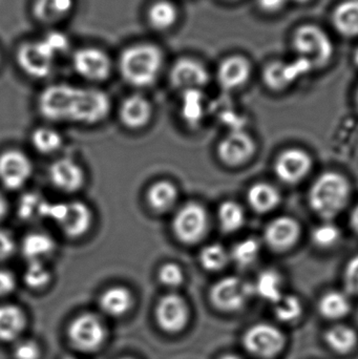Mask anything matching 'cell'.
<instances>
[{
    "label": "cell",
    "instance_id": "b9f144b4",
    "mask_svg": "<svg viewBox=\"0 0 358 359\" xmlns=\"http://www.w3.org/2000/svg\"><path fill=\"white\" fill-rule=\"evenodd\" d=\"M311 238L313 244L319 248H332L340 242V231L334 224L325 222L313 229Z\"/></svg>",
    "mask_w": 358,
    "mask_h": 359
},
{
    "label": "cell",
    "instance_id": "7bdbcfd3",
    "mask_svg": "<svg viewBox=\"0 0 358 359\" xmlns=\"http://www.w3.org/2000/svg\"><path fill=\"white\" fill-rule=\"evenodd\" d=\"M158 280L166 288L177 289L184 283V271L179 264L168 262L159 268Z\"/></svg>",
    "mask_w": 358,
    "mask_h": 359
},
{
    "label": "cell",
    "instance_id": "4316f807",
    "mask_svg": "<svg viewBox=\"0 0 358 359\" xmlns=\"http://www.w3.org/2000/svg\"><path fill=\"white\" fill-rule=\"evenodd\" d=\"M282 196L279 190L275 186L265 182L254 184L248 189L247 201L252 210L258 213H268L275 210L280 203Z\"/></svg>",
    "mask_w": 358,
    "mask_h": 359
},
{
    "label": "cell",
    "instance_id": "52a82bcc",
    "mask_svg": "<svg viewBox=\"0 0 358 359\" xmlns=\"http://www.w3.org/2000/svg\"><path fill=\"white\" fill-rule=\"evenodd\" d=\"M254 294V285L237 276L221 278L210 289V302L224 312L241 310Z\"/></svg>",
    "mask_w": 358,
    "mask_h": 359
},
{
    "label": "cell",
    "instance_id": "db71d44e",
    "mask_svg": "<svg viewBox=\"0 0 358 359\" xmlns=\"http://www.w3.org/2000/svg\"><path fill=\"white\" fill-rule=\"evenodd\" d=\"M354 62L355 65H358V48H357V50H355L354 53Z\"/></svg>",
    "mask_w": 358,
    "mask_h": 359
},
{
    "label": "cell",
    "instance_id": "e575fe53",
    "mask_svg": "<svg viewBox=\"0 0 358 359\" xmlns=\"http://www.w3.org/2000/svg\"><path fill=\"white\" fill-rule=\"evenodd\" d=\"M218 221L223 232L233 233L245 224V211L237 202L225 201L219 206Z\"/></svg>",
    "mask_w": 358,
    "mask_h": 359
},
{
    "label": "cell",
    "instance_id": "30bf717a",
    "mask_svg": "<svg viewBox=\"0 0 358 359\" xmlns=\"http://www.w3.org/2000/svg\"><path fill=\"white\" fill-rule=\"evenodd\" d=\"M55 59L41 39L20 44L16 53L17 65L21 71L36 80L44 79L52 74Z\"/></svg>",
    "mask_w": 358,
    "mask_h": 359
},
{
    "label": "cell",
    "instance_id": "680465c9",
    "mask_svg": "<svg viewBox=\"0 0 358 359\" xmlns=\"http://www.w3.org/2000/svg\"><path fill=\"white\" fill-rule=\"evenodd\" d=\"M64 359H77V358H64Z\"/></svg>",
    "mask_w": 358,
    "mask_h": 359
},
{
    "label": "cell",
    "instance_id": "484cf974",
    "mask_svg": "<svg viewBox=\"0 0 358 359\" xmlns=\"http://www.w3.org/2000/svg\"><path fill=\"white\" fill-rule=\"evenodd\" d=\"M74 6L75 0H34L32 13L39 22L55 25L69 17Z\"/></svg>",
    "mask_w": 358,
    "mask_h": 359
},
{
    "label": "cell",
    "instance_id": "f546056e",
    "mask_svg": "<svg viewBox=\"0 0 358 359\" xmlns=\"http://www.w3.org/2000/svg\"><path fill=\"white\" fill-rule=\"evenodd\" d=\"M336 31L346 37L358 35V0H347L336 6L332 16Z\"/></svg>",
    "mask_w": 358,
    "mask_h": 359
},
{
    "label": "cell",
    "instance_id": "4dcf8cb0",
    "mask_svg": "<svg viewBox=\"0 0 358 359\" xmlns=\"http://www.w3.org/2000/svg\"><path fill=\"white\" fill-rule=\"evenodd\" d=\"M254 285V294L275 305L284 297L283 280L275 270L261 272Z\"/></svg>",
    "mask_w": 358,
    "mask_h": 359
},
{
    "label": "cell",
    "instance_id": "f6af8a7d",
    "mask_svg": "<svg viewBox=\"0 0 358 359\" xmlns=\"http://www.w3.org/2000/svg\"><path fill=\"white\" fill-rule=\"evenodd\" d=\"M15 359H39L41 350L39 345L32 339H21L15 346Z\"/></svg>",
    "mask_w": 358,
    "mask_h": 359
},
{
    "label": "cell",
    "instance_id": "277c9868",
    "mask_svg": "<svg viewBox=\"0 0 358 359\" xmlns=\"http://www.w3.org/2000/svg\"><path fill=\"white\" fill-rule=\"evenodd\" d=\"M292 44L298 57L308 61L312 67L326 65L333 55V44L329 36L315 25L298 27L292 38Z\"/></svg>",
    "mask_w": 358,
    "mask_h": 359
},
{
    "label": "cell",
    "instance_id": "8d00e7d4",
    "mask_svg": "<svg viewBox=\"0 0 358 359\" xmlns=\"http://www.w3.org/2000/svg\"><path fill=\"white\" fill-rule=\"evenodd\" d=\"M229 261H230V255L222 245H206L200 251L199 262L206 271H221L228 265Z\"/></svg>",
    "mask_w": 358,
    "mask_h": 359
},
{
    "label": "cell",
    "instance_id": "3957f363",
    "mask_svg": "<svg viewBox=\"0 0 358 359\" xmlns=\"http://www.w3.org/2000/svg\"><path fill=\"white\" fill-rule=\"evenodd\" d=\"M46 219L55 222L67 238L77 240L90 231L92 225V210L81 201L50 203Z\"/></svg>",
    "mask_w": 358,
    "mask_h": 359
},
{
    "label": "cell",
    "instance_id": "f907efd6",
    "mask_svg": "<svg viewBox=\"0 0 358 359\" xmlns=\"http://www.w3.org/2000/svg\"><path fill=\"white\" fill-rule=\"evenodd\" d=\"M8 208V201H6V196L2 194V192L0 191V221L6 217Z\"/></svg>",
    "mask_w": 358,
    "mask_h": 359
},
{
    "label": "cell",
    "instance_id": "6da1fadb",
    "mask_svg": "<svg viewBox=\"0 0 358 359\" xmlns=\"http://www.w3.org/2000/svg\"><path fill=\"white\" fill-rule=\"evenodd\" d=\"M164 63V54L153 43H137L120 55L119 71L123 79L136 88H147L157 81Z\"/></svg>",
    "mask_w": 358,
    "mask_h": 359
},
{
    "label": "cell",
    "instance_id": "681fc988",
    "mask_svg": "<svg viewBox=\"0 0 358 359\" xmlns=\"http://www.w3.org/2000/svg\"><path fill=\"white\" fill-rule=\"evenodd\" d=\"M288 0H258L259 6L267 13H275L281 11Z\"/></svg>",
    "mask_w": 358,
    "mask_h": 359
},
{
    "label": "cell",
    "instance_id": "2e32d148",
    "mask_svg": "<svg viewBox=\"0 0 358 359\" xmlns=\"http://www.w3.org/2000/svg\"><path fill=\"white\" fill-rule=\"evenodd\" d=\"M209 81V73L203 63L193 58H180L170 72V82L177 90H199Z\"/></svg>",
    "mask_w": 358,
    "mask_h": 359
},
{
    "label": "cell",
    "instance_id": "8fae6325",
    "mask_svg": "<svg viewBox=\"0 0 358 359\" xmlns=\"http://www.w3.org/2000/svg\"><path fill=\"white\" fill-rule=\"evenodd\" d=\"M244 347L252 355L273 358L283 351L285 337L277 327L270 324H256L250 327L243 337Z\"/></svg>",
    "mask_w": 358,
    "mask_h": 359
},
{
    "label": "cell",
    "instance_id": "ab89813d",
    "mask_svg": "<svg viewBox=\"0 0 358 359\" xmlns=\"http://www.w3.org/2000/svg\"><path fill=\"white\" fill-rule=\"evenodd\" d=\"M303 305L298 297L285 295L275 304V314L277 320L286 324L296 322L302 316Z\"/></svg>",
    "mask_w": 358,
    "mask_h": 359
},
{
    "label": "cell",
    "instance_id": "c3c4849f",
    "mask_svg": "<svg viewBox=\"0 0 358 359\" xmlns=\"http://www.w3.org/2000/svg\"><path fill=\"white\" fill-rule=\"evenodd\" d=\"M16 288V278L12 272L0 269V299L8 297Z\"/></svg>",
    "mask_w": 358,
    "mask_h": 359
},
{
    "label": "cell",
    "instance_id": "83f0119b",
    "mask_svg": "<svg viewBox=\"0 0 358 359\" xmlns=\"http://www.w3.org/2000/svg\"><path fill=\"white\" fill-rule=\"evenodd\" d=\"M25 316L18 306H0V341H13L19 339L25 328Z\"/></svg>",
    "mask_w": 358,
    "mask_h": 359
},
{
    "label": "cell",
    "instance_id": "9a60e30c",
    "mask_svg": "<svg viewBox=\"0 0 358 359\" xmlns=\"http://www.w3.org/2000/svg\"><path fill=\"white\" fill-rule=\"evenodd\" d=\"M256 151V142L252 136L243 130H233L221 140L216 153L223 164L237 168L247 163Z\"/></svg>",
    "mask_w": 358,
    "mask_h": 359
},
{
    "label": "cell",
    "instance_id": "e0dca14e",
    "mask_svg": "<svg viewBox=\"0 0 358 359\" xmlns=\"http://www.w3.org/2000/svg\"><path fill=\"white\" fill-rule=\"evenodd\" d=\"M273 168L282 182L296 184L308 176L312 168V159L303 149H288L277 156Z\"/></svg>",
    "mask_w": 358,
    "mask_h": 359
},
{
    "label": "cell",
    "instance_id": "d6986e66",
    "mask_svg": "<svg viewBox=\"0 0 358 359\" xmlns=\"http://www.w3.org/2000/svg\"><path fill=\"white\" fill-rule=\"evenodd\" d=\"M301 236V226L290 217H279L269 222L264 230V240L273 250L292 248Z\"/></svg>",
    "mask_w": 358,
    "mask_h": 359
},
{
    "label": "cell",
    "instance_id": "4fadbf2b",
    "mask_svg": "<svg viewBox=\"0 0 358 359\" xmlns=\"http://www.w3.org/2000/svg\"><path fill=\"white\" fill-rule=\"evenodd\" d=\"M33 164L19 149H8L0 154V183L8 190L22 188L31 179Z\"/></svg>",
    "mask_w": 358,
    "mask_h": 359
},
{
    "label": "cell",
    "instance_id": "ee69618b",
    "mask_svg": "<svg viewBox=\"0 0 358 359\" xmlns=\"http://www.w3.org/2000/svg\"><path fill=\"white\" fill-rule=\"evenodd\" d=\"M41 40L48 46V50L55 55V57L67 52L69 48V37L61 32H50Z\"/></svg>",
    "mask_w": 358,
    "mask_h": 359
},
{
    "label": "cell",
    "instance_id": "7a4b0ae2",
    "mask_svg": "<svg viewBox=\"0 0 358 359\" xmlns=\"http://www.w3.org/2000/svg\"><path fill=\"white\" fill-rule=\"evenodd\" d=\"M351 187L348 180L336 172L319 175L309 189L311 209L325 221L334 219L348 204Z\"/></svg>",
    "mask_w": 358,
    "mask_h": 359
},
{
    "label": "cell",
    "instance_id": "11a10c76",
    "mask_svg": "<svg viewBox=\"0 0 358 359\" xmlns=\"http://www.w3.org/2000/svg\"><path fill=\"white\" fill-rule=\"evenodd\" d=\"M355 101H357V109H358V90H357V97H355Z\"/></svg>",
    "mask_w": 358,
    "mask_h": 359
},
{
    "label": "cell",
    "instance_id": "9f6ffc18",
    "mask_svg": "<svg viewBox=\"0 0 358 359\" xmlns=\"http://www.w3.org/2000/svg\"><path fill=\"white\" fill-rule=\"evenodd\" d=\"M294 1H298V2H306V1H309V0H294Z\"/></svg>",
    "mask_w": 358,
    "mask_h": 359
},
{
    "label": "cell",
    "instance_id": "7dc6e473",
    "mask_svg": "<svg viewBox=\"0 0 358 359\" xmlns=\"http://www.w3.org/2000/svg\"><path fill=\"white\" fill-rule=\"evenodd\" d=\"M14 236L8 230L0 229V262L6 261L16 251Z\"/></svg>",
    "mask_w": 358,
    "mask_h": 359
},
{
    "label": "cell",
    "instance_id": "6f0895ef",
    "mask_svg": "<svg viewBox=\"0 0 358 359\" xmlns=\"http://www.w3.org/2000/svg\"><path fill=\"white\" fill-rule=\"evenodd\" d=\"M120 359H134V358H120Z\"/></svg>",
    "mask_w": 358,
    "mask_h": 359
},
{
    "label": "cell",
    "instance_id": "f35d334b",
    "mask_svg": "<svg viewBox=\"0 0 358 359\" xmlns=\"http://www.w3.org/2000/svg\"><path fill=\"white\" fill-rule=\"evenodd\" d=\"M52 280V274L46 262H27L23 273V282L32 290L46 288Z\"/></svg>",
    "mask_w": 358,
    "mask_h": 359
},
{
    "label": "cell",
    "instance_id": "74e56055",
    "mask_svg": "<svg viewBox=\"0 0 358 359\" xmlns=\"http://www.w3.org/2000/svg\"><path fill=\"white\" fill-rule=\"evenodd\" d=\"M261 245L256 238H248L233 246L229 252L230 261L240 267H248L256 263L260 255Z\"/></svg>",
    "mask_w": 358,
    "mask_h": 359
},
{
    "label": "cell",
    "instance_id": "8992f818",
    "mask_svg": "<svg viewBox=\"0 0 358 359\" xmlns=\"http://www.w3.org/2000/svg\"><path fill=\"white\" fill-rule=\"evenodd\" d=\"M77 88L65 83L46 86L38 97L40 115L52 122L71 121Z\"/></svg>",
    "mask_w": 358,
    "mask_h": 359
},
{
    "label": "cell",
    "instance_id": "9c48e42d",
    "mask_svg": "<svg viewBox=\"0 0 358 359\" xmlns=\"http://www.w3.org/2000/svg\"><path fill=\"white\" fill-rule=\"evenodd\" d=\"M71 345L82 352L97 351L106 339L104 323L96 314L83 313L74 318L67 330Z\"/></svg>",
    "mask_w": 358,
    "mask_h": 359
},
{
    "label": "cell",
    "instance_id": "ffe728a7",
    "mask_svg": "<svg viewBox=\"0 0 358 359\" xmlns=\"http://www.w3.org/2000/svg\"><path fill=\"white\" fill-rule=\"evenodd\" d=\"M313 69L310 63L298 57L294 62L275 61L265 67L263 79L271 90H284L298 79L302 74Z\"/></svg>",
    "mask_w": 358,
    "mask_h": 359
},
{
    "label": "cell",
    "instance_id": "ac0fdd59",
    "mask_svg": "<svg viewBox=\"0 0 358 359\" xmlns=\"http://www.w3.org/2000/svg\"><path fill=\"white\" fill-rule=\"evenodd\" d=\"M50 184L59 191L74 194L85 184V174L80 164L71 158H61L50 164L48 172Z\"/></svg>",
    "mask_w": 358,
    "mask_h": 359
},
{
    "label": "cell",
    "instance_id": "cb8c5ba5",
    "mask_svg": "<svg viewBox=\"0 0 358 359\" xmlns=\"http://www.w3.org/2000/svg\"><path fill=\"white\" fill-rule=\"evenodd\" d=\"M179 200V190L170 180L153 182L146 192V202L149 208L157 213H165L176 206Z\"/></svg>",
    "mask_w": 358,
    "mask_h": 359
},
{
    "label": "cell",
    "instance_id": "d590c367",
    "mask_svg": "<svg viewBox=\"0 0 358 359\" xmlns=\"http://www.w3.org/2000/svg\"><path fill=\"white\" fill-rule=\"evenodd\" d=\"M34 149L42 155L56 153L62 147L63 138L60 133L48 126L35 128L31 134Z\"/></svg>",
    "mask_w": 358,
    "mask_h": 359
},
{
    "label": "cell",
    "instance_id": "60d3db41",
    "mask_svg": "<svg viewBox=\"0 0 358 359\" xmlns=\"http://www.w3.org/2000/svg\"><path fill=\"white\" fill-rule=\"evenodd\" d=\"M183 118L188 123H198L203 116L202 95L199 90H186L183 95Z\"/></svg>",
    "mask_w": 358,
    "mask_h": 359
},
{
    "label": "cell",
    "instance_id": "d6a6232c",
    "mask_svg": "<svg viewBox=\"0 0 358 359\" xmlns=\"http://www.w3.org/2000/svg\"><path fill=\"white\" fill-rule=\"evenodd\" d=\"M327 345L338 354H347L353 351L357 346L358 337L355 330L346 325H336L326 332Z\"/></svg>",
    "mask_w": 358,
    "mask_h": 359
},
{
    "label": "cell",
    "instance_id": "603a6c76",
    "mask_svg": "<svg viewBox=\"0 0 358 359\" xmlns=\"http://www.w3.org/2000/svg\"><path fill=\"white\" fill-rule=\"evenodd\" d=\"M56 248V241L43 231L29 232L21 242V252L27 262H46Z\"/></svg>",
    "mask_w": 358,
    "mask_h": 359
},
{
    "label": "cell",
    "instance_id": "f1b7e54d",
    "mask_svg": "<svg viewBox=\"0 0 358 359\" xmlns=\"http://www.w3.org/2000/svg\"><path fill=\"white\" fill-rule=\"evenodd\" d=\"M146 18L156 31H167L178 22V6L170 0H157L147 8Z\"/></svg>",
    "mask_w": 358,
    "mask_h": 359
},
{
    "label": "cell",
    "instance_id": "1f68e13d",
    "mask_svg": "<svg viewBox=\"0 0 358 359\" xmlns=\"http://www.w3.org/2000/svg\"><path fill=\"white\" fill-rule=\"evenodd\" d=\"M50 202L37 192H27L20 196L17 205V215L23 221L33 222L46 219V211Z\"/></svg>",
    "mask_w": 358,
    "mask_h": 359
},
{
    "label": "cell",
    "instance_id": "bcb514c9",
    "mask_svg": "<svg viewBox=\"0 0 358 359\" xmlns=\"http://www.w3.org/2000/svg\"><path fill=\"white\" fill-rule=\"evenodd\" d=\"M344 285L347 292L358 294V255L353 257L345 268Z\"/></svg>",
    "mask_w": 358,
    "mask_h": 359
},
{
    "label": "cell",
    "instance_id": "91938a15",
    "mask_svg": "<svg viewBox=\"0 0 358 359\" xmlns=\"http://www.w3.org/2000/svg\"><path fill=\"white\" fill-rule=\"evenodd\" d=\"M0 65H1V55H0Z\"/></svg>",
    "mask_w": 358,
    "mask_h": 359
},
{
    "label": "cell",
    "instance_id": "7c38bea8",
    "mask_svg": "<svg viewBox=\"0 0 358 359\" xmlns=\"http://www.w3.org/2000/svg\"><path fill=\"white\" fill-rule=\"evenodd\" d=\"M73 67L83 79L101 82L109 79L113 63L109 55L100 48L86 46L74 53Z\"/></svg>",
    "mask_w": 358,
    "mask_h": 359
},
{
    "label": "cell",
    "instance_id": "5b68a950",
    "mask_svg": "<svg viewBox=\"0 0 358 359\" xmlns=\"http://www.w3.org/2000/svg\"><path fill=\"white\" fill-rule=\"evenodd\" d=\"M208 225L209 219L206 209L199 203L188 202L174 213L172 227L179 242L195 245L205 238Z\"/></svg>",
    "mask_w": 358,
    "mask_h": 359
},
{
    "label": "cell",
    "instance_id": "f5cc1de1",
    "mask_svg": "<svg viewBox=\"0 0 358 359\" xmlns=\"http://www.w3.org/2000/svg\"><path fill=\"white\" fill-rule=\"evenodd\" d=\"M220 359H242L237 355H233V354H227V355L222 356Z\"/></svg>",
    "mask_w": 358,
    "mask_h": 359
},
{
    "label": "cell",
    "instance_id": "44dd1931",
    "mask_svg": "<svg viewBox=\"0 0 358 359\" xmlns=\"http://www.w3.org/2000/svg\"><path fill=\"white\" fill-rule=\"evenodd\" d=\"M153 117V107L142 95H132L124 99L119 107L121 123L130 130L145 128Z\"/></svg>",
    "mask_w": 358,
    "mask_h": 359
},
{
    "label": "cell",
    "instance_id": "836d02e7",
    "mask_svg": "<svg viewBox=\"0 0 358 359\" xmlns=\"http://www.w3.org/2000/svg\"><path fill=\"white\" fill-rule=\"evenodd\" d=\"M319 309L322 316L328 320H340L350 312L351 304L345 293L329 291L322 297Z\"/></svg>",
    "mask_w": 358,
    "mask_h": 359
},
{
    "label": "cell",
    "instance_id": "d4e9b609",
    "mask_svg": "<svg viewBox=\"0 0 358 359\" xmlns=\"http://www.w3.org/2000/svg\"><path fill=\"white\" fill-rule=\"evenodd\" d=\"M134 297L132 291L123 286L107 288L99 299L101 311L111 318H121L132 307Z\"/></svg>",
    "mask_w": 358,
    "mask_h": 359
},
{
    "label": "cell",
    "instance_id": "7402d4cb",
    "mask_svg": "<svg viewBox=\"0 0 358 359\" xmlns=\"http://www.w3.org/2000/svg\"><path fill=\"white\" fill-rule=\"evenodd\" d=\"M252 67L247 59L242 56H230L219 65L218 77L221 88L233 90L241 88L249 79Z\"/></svg>",
    "mask_w": 358,
    "mask_h": 359
},
{
    "label": "cell",
    "instance_id": "816d5d0a",
    "mask_svg": "<svg viewBox=\"0 0 358 359\" xmlns=\"http://www.w3.org/2000/svg\"><path fill=\"white\" fill-rule=\"evenodd\" d=\"M350 225L352 229L358 233V204L353 208L350 215Z\"/></svg>",
    "mask_w": 358,
    "mask_h": 359
},
{
    "label": "cell",
    "instance_id": "5bb4252c",
    "mask_svg": "<svg viewBox=\"0 0 358 359\" xmlns=\"http://www.w3.org/2000/svg\"><path fill=\"white\" fill-rule=\"evenodd\" d=\"M156 320L160 328L170 334L184 330L189 320V308L184 297L177 293L162 297L156 308Z\"/></svg>",
    "mask_w": 358,
    "mask_h": 359
},
{
    "label": "cell",
    "instance_id": "ba28073f",
    "mask_svg": "<svg viewBox=\"0 0 358 359\" xmlns=\"http://www.w3.org/2000/svg\"><path fill=\"white\" fill-rule=\"evenodd\" d=\"M111 107V99L103 90L77 88L71 121L90 126L99 123L109 116Z\"/></svg>",
    "mask_w": 358,
    "mask_h": 359
}]
</instances>
